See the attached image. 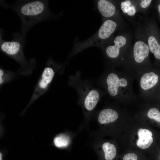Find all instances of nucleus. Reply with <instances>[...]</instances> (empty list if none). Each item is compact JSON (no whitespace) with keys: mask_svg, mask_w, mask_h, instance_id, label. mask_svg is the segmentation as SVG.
Segmentation results:
<instances>
[{"mask_svg":"<svg viewBox=\"0 0 160 160\" xmlns=\"http://www.w3.org/2000/svg\"><path fill=\"white\" fill-rule=\"evenodd\" d=\"M128 5L130 6L131 4V2L129 0H127L124 1Z\"/></svg>","mask_w":160,"mask_h":160,"instance_id":"nucleus-20","label":"nucleus"},{"mask_svg":"<svg viewBox=\"0 0 160 160\" xmlns=\"http://www.w3.org/2000/svg\"><path fill=\"white\" fill-rule=\"evenodd\" d=\"M102 84L109 95L113 97L119 96L120 88L125 87L128 85L127 79L121 78L117 73L107 72L102 80Z\"/></svg>","mask_w":160,"mask_h":160,"instance_id":"nucleus-5","label":"nucleus"},{"mask_svg":"<svg viewBox=\"0 0 160 160\" xmlns=\"http://www.w3.org/2000/svg\"><path fill=\"white\" fill-rule=\"evenodd\" d=\"M0 160H2V155L1 153H0Z\"/></svg>","mask_w":160,"mask_h":160,"instance_id":"nucleus-21","label":"nucleus"},{"mask_svg":"<svg viewBox=\"0 0 160 160\" xmlns=\"http://www.w3.org/2000/svg\"><path fill=\"white\" fill-rule=\"evenodd\" d=\"M81 72L78 71L69 77V84L76 90L78 96V104L81 107L83 114V120L78 130L81 132L87 129L96 107L102 96L100 90L89 81L82 79Z\"/></svg>","mask_w":160,"mask_h":160,"instance_id":"nucleus-1","label":"nucleus"},{"mask_svg":"<svg viewBox=\"0 0 160 160\" xmlns=\"http://www.w3.org/2000/svg\"><path fill=\"white\" fill-rule=\"evenodd\" d=\"M13 39L10 41L0 38V48L3 53L12 58L23 65L28 63L23 52L26 36L16 32L13 34Z\"/></svg>","mask_w":160,"mask_h":160,"instance_id":"nucleus-3","label":"nucleus"},{"mask_svg":"<svg viewBox=\"0 0 160 160\" xmlns=\"http://www.w3.org/2000/svg\"><path fill=\"white\" fill-rule=\"evenodd\" d=\"M149 48L144 42L138 41L134 45L133 55L135 61L138 63L143 61L148 56Z\"/></svg>","mask_w":160,"mask_h":160,"instance_id":"nucleus-10","label":"nucleus"},{"mask_svg":"<svg viewBox=\"0 0 160 160\" xmlns=\"http://www.w3.org/2000/svg\"><path fill=\"white\" fill-rule=\"evenodd\" d=\"M138 139L136 144L139 148L145 149L150 147L153 141L152 132L147 129L140 128L138 131Z\"/></svg>","mask_w":160,"mask_h":160,"instance_id":"nucleus-9","label":"nucleus"},{"mask_svg":"<svg viewBox=\"0 0 160 160\" xmlns=\"http://www.w3.org/2000/svg\"><path fill=\"white\" fill-rule=\"evenodd\" d=\"M97 9L101 15L105 17L113 16L115 13V6L108 1L99 0L97 3Z\"/></svg>","mask_w":160,"mask_h":160,"instance_id":"nucleus-12","label":"nucleus"},{"mask_svg":"<svg viewBox=\"0 0 160 160\" xmlns=\"http://www.w3.org/2000/svg\"><path fill=\"white\" fill-rule=\"evenodd\" d=\"M137 155L134 153H128L125 154L123 157L122 160H138Z\"/></svg>","mask_w":160,"mask_h":160,"instance_id":"nucleus-15","label":"nucleus"},{"mask_svg":"<svg viewBox=\"0 0 160 160\" xmlns=\"http://www.w3.org/2000/svg\"><path fill=\"white\" fill-rule=\"evenodd\" d=\"M77 135L75 132L66 131L56 135L53 140V144L60 149H69L71 147L74 138Z\"/></svg>","mask_w":160,"mask_h":160,"instance_id":"nucleus-8","label":"nucleus"},{"mask_svg":"<svg viewBox=\"0 0 160 160\" xmlns=\"http://www.w3.org/2000/svg\"><path fill=\"white\" fill-rule=\"evenodd\" d=\"M153 97L160 101V86L156 92Z\"/></svg>","mask_w":160,"mask_h":160,"instance_id":"nucleus-19","label":"nucleus"},{"mask_svg":"<svg viewBox=\"0 0 160 160\" xmlns=\"http://www.w3.org/2000/svg\"><path fill=\"white\" fill-rule=\"evenodd\" d=\"M135 12L136 10L135 7L133 6H131L127 13L129 15L132 16L135 14Z\"/></svg>","mask_w":160,"mask_h":160,"instance_id":"nucleus-18","label":"nucleus"},{"mask_svg":"<svg viewBox=\"0 0 160 160\" xmlns=\"http://www.w3.org/2000/svg\"><path fill=\"white\" fill-rule=\"evenodd\" d=\"M159 160H160V155L159 157Z\"/></svg>","mask_w":160,"mask_h":160,"instance_id":"nucleus-23","label":"nucleus"},{"mask_svg":"<svg viewBox=\"0 0 160 160\" xmlns=\"http://www.w3.org/2000/svg\"><path fill=\"white\" fill-rule=\"evenodd\" d=\"M151 1V0H142L140 3V6L143 8H146L150 4Z\"/></svg>","mask_w":160,"mask_h":160,"instance_id":"nucleus-17","label":"nucleus"},{"mask_svg":"<svg viewBox=\"0 0 160 160\" xmlns=\"http://www.w3.org/2000/svg\"><path fill=\"white\" fill-rule=\"evenodd\" d=\"M140 83L142 90L150 92L153 97L160 86V70H154L144 73Z\"/></svg>","mask_w":160,"mask_h":160,"instance_id":"nucleus-7","label":"nucleus"},{"mask_svg":"<svg viewBox=\"0 0 160 160\" xmlns=\"http://www.w3.org/2000/svg\"><path fill=\"white\" fill-rule=\"evenodd\" d=\"M158 9L159 11L160 12V4L158 6Z\"/></svg>","mask_w":160,"mask_h":160,"instance_id":"nucleus-22","label":"nucleus"},{"mask_svg":"<svg viewBox=\"0 0 160 160\" xmlns=\"http://www.w3.org/2000/svg\"><path fill=\"white\" fill-rule=\"evenodd\" d=\"M121 8L123 12L125 13H127L130 6L128 5L124 1L122 2L121 3Z\"/></svg>","mask_w":160,"mask_h":160,"instance_id":"nucleus-16","label":"nucleus"},{"mask_svg":"<svg viewBox=\"0 0 160 160\" xmlns=\"http://www.w3.org/2000/svg\"><path fill=\"white\" fill-rule=\"evenodd\" d=\"M147 116L149 118L160 123V111L157 108L153 107L150 109Z\"/></svg>","mask_w":160,"mask_h":160,"instance_id":"nucleus-14","label":"nucleus"},{"mask_svg":"<svg viewBox=\"0 0 160 160\" xmlns=\"http://www.w3.org/2000/svg\"><path fill=\"white\" fill-rule=\"evenodd\" d=\"M148 42L150 51L153 53L156 59L160 60V45L156 38L153 36H150Z\"/></svg>","mask_w":160,"mask_h":160,"instance_id":"nucleus-13","label":"nucleus"},{"mask_svg":"<svg viewBox=\"0 0 160 160\" xmlns=\"http://www.w3.org/2000/svg\"><path fill=\"white\" fill-rule=\"evenodd\" d=\"M91 146L98 157L99 160H114L117 155L115 145L109 142L103 141L100 137L94 138Z\"/></svg>","mask_w":160,"mask_h":160,"instance_id":"nucleus-6","label":"nucleus"},{"mask_svg":"<svg viewBox=\"0 0 160 160\" xmlns=\"http://www.w3.org/2000/svg\"><path fill=\"white\" fill-rule=\"evenodd\" d=\"M114 45L108 46L106 49V55L111 58H115L119 55L120 48L124 46L126 43V40L122 36H118L115 37L114 40Z\"/></svg>","mask_w":160,"mask_h":160,"instance_id":"nucleus-11","label":"nucleus"},{"mask_svg":"<svg viewBox=\"0 0 160 160\" xmlns=\"http://www.w3.org/2000/svg\"><path fill=\"white\" fill-rule=\"evenodd\" d=\"M64 65L50 59L42 73L35 91L34 96L37 97L45 90L52 81L56 71L63 68Z\"/></svg>","mask_w":160,"mask_h":160,"instance_id":"nucleus-4","label":"nucleus"},{"mask_svg":"<svg viewBox=\"0 0 160 160\" xmlns=\"http://www.w3.org/2000/svg\"><path fill=\"white\" fill-rule=\"evenodd\" d=\"M7 8H10L19 16L21 22V31L26 36L35 25L51 18L48 0L17 1L10 5L3 4Z\"/></svg>","mask_w":160,"mask_h":160,"instance_id":"nucleus-2","label":"nucleus"}]
</instances>
